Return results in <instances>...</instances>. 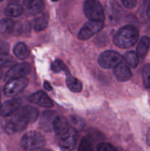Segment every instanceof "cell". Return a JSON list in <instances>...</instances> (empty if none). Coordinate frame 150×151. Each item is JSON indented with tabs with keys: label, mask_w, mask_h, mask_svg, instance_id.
Here are the masks:
<instances>
[{
	"label": "cell",
	"mask_w": 150,
	"mask_h": 151,
	"mask_svg": "<svg viewBox=\"0 0 150 151\" xmlns=\"http://www.w3.org/2000/svg\"><path fill=\"white\" fill-rule=\"evenodd\" d=\"M27 84L28 80L25 77L10 80L4 86V92L7 97H13L21 92Z\"/></svg>",
	"instance_id": "obj_5"
},
{
	"label": "cell",
	"mask_w": 150,
	"mask_h": 151,
	"mask_svg": "<svg viewBox=\"0 0 150 151\" xmlns=\"http://www.w3.org/2000/svg\"><path fill=\"white\" fill-rule=\"evenodd\" d=\"M84 13L89 21L103 22L104 19V10L98 0H85Z\"/></svg>",
	"instance_id": "obj_3"
},
{
	"label": "cell",
	"mask_w": 150,
	"mask_h": 151,
	"mask_svg": "<svg viewBox=\"0 0 150 151\" xmlns=\"http://www.w3.org/2000/svg\"><path fill=\"white\" fill-rule=\"evenodd\" d=\"M38 151H49V150H38Z\"/></svg>",
	"instance_id": "obj_38"
},
{
	"label": "cell",
	"mask_w": 150,
	"mask_h": 151,
	"mask_svg": "<svg viewBox=\"0 0 150 151\" xmlns=\"http://www.w3.org/2000/svg\"><path fill=\"white\" fill-rule=\"evenodd\" d=\"M66 85L68 88L73 92H80L82 89V83L70 74L66 75Z\"/></svg>",
	"instance_id": "obj_18"
},
{
	"label": "cell",
	"mask_w": 150,
	"mask_h": 151,
	"mask_svg": "<svg viewBox=\"0 0 150 151\" xmlns=\"http://www.w3.org/2000/svg\"><path fill=\"white\" fill-rule=\"evenodd\" d=\"M48 25V16L46 15H43L41 17H38L34 21L33 27L36 32H40L46 29Z\"/></svg>",
	"instance_id": "obj_24"
},
{
	"label": "cell",
	"mask_w": 150,
	"mask_h": 151,
	"mask_svg": "<svg viewBox=\"0 0 150 151\" xmlns=\"http://www.w3.org/2000/svg\"><path fill=\"white\" fill-rule=\"evenodd\" d=\"M138 56L136 52L133 51L126 52L124 55V59L128 66L132 68H135L138 64Z\"/></svg>",
	"instance_id": "obj_23"
},
{
	"label": "cell",
	"mask_w": 150,
	"mask_h": 151,
	"mask_svg": "<svg viewBox=\"0 0 150 151\" xmlns=\"http://www.w3.org/2000/svg\"><path fill=\"white\" fill-rule=\"evenodd\" d=\"M1 76H2V72H1V69H0V79H1Z\"/></svg>",
	"instance_id": "obj_37"
},
{
	"label": "cell",
	"mask_w": 150,
	"mask_h": 151,
	"mask_svg": "<svg viewBox=\"0 0 150 151\" xmlns=\"http://www.w3.org/2000/svg\"><path fill=\"white\" fill-rule=\"evenodd\" d=\"M16 22L10 18H4L0 21V32L8 33L13 29Z\"/></svg>",
	"instance_id": "obj_21"
},
{
	"label": "cell",
	"mask_w": 150,
	"mask_h": 151,
	"mask_svg": "<svg viewBox=\"0 0 150 151\" xmlns=\"http://www.w3.org/2000/svg\"><path fill=\"white\" fill-rule=\"evenodd\" d=\"M13 52L16 58L20 60H24L29 56V51L26 45L24 43L19 42L15 45L13 48Z\"/></svg>",
	"instance_id": "obj_20"
},
{
	"label": "cell",
	"mask_w": 150,
	"mask_h": 151,
	"mask_svg": "<svg viewBox=\"0 0 150 151\" xmlns=\"http://www.w3.org/2000/svg\"><path fill=\"white\" fill-rule=\"evenodd\" d=\"M54 112L51 111H47L44 112L42 116H41V127L44 131H48V129L52 128V122L54 121Z\"/></svg>",
	"instance_id": "obj_17"
},
{
	"label": "cell",
	"mask_w": 150,
	"mask_h": 151,
	"mask_svg": "<svg viewBox=\"0 0 150 151\" xmlns=\"http://www.w3.org/2000/svg\"><path fill=\"white\" fill-rule=\"evenodd\" d=\"M51 1H59V0H51Z\"/></svg>",
	"instance_id": "obj_39"
},
{
	"label": "cell",
	"mask_w": 150,
	"mask_h": 151,
	"mask_svg": "<svg viewBox=\"0 0 150 151\" xmlns=\"http://www.w3.org/2000/svg\"><path fill=\"white\" fill-rule=\"evenodd\" d=\"M121 55L117 52L111 50L101 53L98 58L99 64L104 69H112L116 67L119 63H121Z\"/></svg>",
	"instance_id": "obj_4"
},
{
	"label": "cell",
	"mask_w": 150,
	"mask_h": 151,
	"mask_svg": "<svg viewBox=\"0 0 150 151\" xmlns=\"http://www.w3.org/2000/svg\"><path fill=\"white\" fill-rule=\"evenodd\" d=\"M29 101L42 107L51 108L53 106L52 100L44 91H38L32 94L29 97Z\"/></svg>",
	"instance_id": "obj_12"
},
{
	"label": "cell",
	"mask_w": 150,
	"mask_h": 151,
	"mask_svg": "<svg viewBox=\"0 0 150 151\" xmlns=\"http://www.w3.org/2000/svg\"><path fill=\"white\" fill-rule=\"evenodd\" d=\"M34 0H23V3L26 7H28L31 4H32V2Z\"/></svg>",
	"instance_id": "obj_35"
},
{
	"label": "cell",
	"mask_w": 150,
	"mask_h": 151,
	"mask_svg": "<svg viewBox=\"0 0 150 151\" xmlns=\"http://www.w3.org/2000/svg\"><path fill=\"white\" fill-rule=\"evenodd\" d=\"M125 7L128 9H132L137 4V0H121Z\"/></svg>",
	"instance_id": "obj_31"
},
{
	"label": "cell",
	"mask_w": 150,
	"mask_h": 151,
	"mask_svg": "<svg viewBox=\"0 0 150 151\" xmlns=\"http://www.w3.org/2000/svg\"><path fill=\"white\" fill-rule=\"evenodd\" d=\"M31 71H32V67H31V66L28 63L15 64L7 72L5 80L8 81L12 79L23 78V77L29 75L31 72Z\"/></svg>",
	"instance_id": "obj_8"
},
{
	"label": "cell",
	"mask_w": 150,
	"mask_h": 151,
	"mask_svg": "<svg viewBox=\"0 0 150 151\" xmlns=\"http://www.w3.org/2000/svg\"><path fill=\"white\" fill-rule=\"evenodd\" d=\"M138 37L139 32L135 27L126 25L116 32L113 37V42L119 48L128 49L136 44Z\"/></svg>",
	"instance_id": "obj_1"
},
{
	"label": "cell",
	"mask_w": 150,
	"mask_h": 151,
	"mask_svg": "<svg viewBox=\"0 0 150 151\" xmlns=\"http://www.w3.org/2000/svg\"><path fill=\"white\" fill-rule=\"evenodd\" d=\"M16 60L8 53L0 54V66L1 67H10L14 66Z\"/></svg>",
	"instance_id": "obj_26"
},
{
	"label": "cell",
	"mask_w": 150,
	"mask_h": 151,
	"mask_svg": "<svg viewBox=\"0 0 150 151\" xmlns=\"http://www.w3.org/2000/svg\"><path fill=\"white\" fill-rule=\"evenodd\" d=\"M52 128L56 135L60 137L64 134L69 129L67 119L63 116H56L52 122Z\"/></svg>",
	"instance_id": "obj_14"
},
{
	"label": "cell",
	"mask_w": 150,
	"mask_h": 151,
	"mask_svg": "<svg viewBox=\"0 0 150 151\" xmlns=\"http://www.w3.org/2000/svg\"><path fill=\"white\" fill-rule=\"evenodd\" d=\"M143 83L147 89H150V65H146L144 67L142 72Z\"/></svg>",
	"instance_id": "obj_28"
},
{
	"label": "cell",
	"mask_w": 150,
	"mask_h": 151,
	"mask_svg": "<svg viewBox=\"0 0 150 151\" xmlns=\"http://www.w3.org/2000/svg\"><path fill=\"white\" fill-rule=\"evenodd\" d=\"M150 47V39L147 36H143L140 40L137 47L136 51L138 58L144 59L148 52L149 48Z\"/></svg>",
	"instance_id": "obj_16"
},
{
	"label": "cell",
	"mask_w": 150,
	"mask_h": 151,
	"mask_svg": "<svg viewBox=\"0 0 150 151\" xmlns=\"http://www.w3.org/2000/svg\"><path fill=\"white\" fill-rule=\"evenodd\" d=\"M77 139V131L71 128L60 137L59 145L63 151H72L74 149Z\"/></svg>",
	"instance_id": "obj_7"
},
{
	"label": "cell",
	"mask_w": 150,
	"mask_h": 151,
	"mask_svg": "<svg viewBox=\"0 0 150 151\" xmlns=\"http://www.w3.org/2000/svg\"><path fill=\"white\" fill-rule=\"evenodd\" d=\"M24 12V9L20 4L16 3H11L7 6L4 10V13L6 16L10 17H19L22 15Z\"/></svg>",
	"instance_id": "obj_19"
},
{
	"label": "cell",
	"mask_w": 150,
	"mask_h": 151,
	"mask_svg": "<svg viewBox=\"0 0 150 151\" xmlns=\"http://www.w3.org/2000/svg\"><path fill=\"white\" fill-rule=\"evenodd\" d=\"M78 151H94L92 142L88 137H83L81 139Z\"/></svg>",
	"instance_id": "obj_27"
},
{
	"label": "cell",
	"mask_w": 150,
	"mask_h": 151,
	"mask_svg": "<svg viewBox=\"0 0 150 151\" xmlns=\"http://www.w3.org/2000/svg\"><path fill=\"white\" fill-rule=\"evenodd\" d=\"M146 141L147 143H148L149 145L150 146V128L149 129L148 133H147V135H146Z\"/></svg>",
	"instance_id": "obj_36"
},
{
	"label": "cell",
	"mask_w": 150,
	"mask_h": 151,
	"mask_svg": "<svg viewBox=\"0 0 150 151\" xmlns=\"http://www.w3.org/2000/svg\"><path fill=\"white\" fill-rule=\"evenodd\" d=\"M21 100L19 98H14L7 100L0 106V115L4 117H7L15 114L21 108Z\"/></svg>",
	"instance_id": "obj_10"
},
{
	"label": "cell",
	"mask_w": 150,
	"mask_h": 151,
	"mask_svg": "<svg viewBox=\"0 0 150 151\" xmlns=\"http://www.w3.org/2000/svg\"><path fill=\"white\" fill-rule=\"evenodd\" d=\"M2 1H4V0H0V2H1Z\"/></svg>",
	"instance_id": "obj_40"
},
{
	"label": "cell",
	"mask_w": 150,
	"mask_h": 151,
	"mask_svg": "<svg viewBox=\"0 0 150 151\" xmlns=\"http://www.w3.org/2000/svg\"><path fill=\"white\" fill-rule=\"evenodd\" d=\"M97 151H117V150L110 143L101 142L98 145Z\"/></svg>",
	"instance_id": "obj_30"
},
{
	"label": "cell",
	"mask_w": 150,
	"mask_h": 151,
	"mask_svg": "<svg viewBox=\"0 0 150 151\" xmlns=\"http://www.w3.org/2000/svg\"><path fill=\"white\" fill-rule=\"evenodd\" d=\"M44 88H46V90H48V91H51V89H52V87H51V86L50 85V83L49 82H47V81H45L44 82Z\"/></svg>",
	"instance_id": "obj_33"
},
{
	"label": "cell",
	"mask_w": 150,
	"mask_h": 151,
	"mask_svg": "<svg viewBox=\"0 0 150 151\" xmlns=\"http://www.w3.org/2000/svg\"><path fill=\"white\" fill-rule=\"evenodd\" d=\"M114 75L116 79L120 82L127 81L132 78V72L126 64L121 62L114 68Z\"/></svg>",
	"instance_id": "obj_15"
},
{
	"label": "cell",
	"mask_w": 150,
	"mask_h": 151,
	"mask_svg": "<svg viewBox=\"0 0 150 151\" xmlns=\"http://www.w3.org/2000/svg\"><path fill=\"white\" fill-rule=\"evenodd\" d=\"M71 123L74 129H75L76 131L80 130L81 128H83L84 125H85L84 122H82V119H79L76 116H72L71 119Z\"/></svg>",
	"instance_id": "obj_29"
},
{
	"label": "cell",
	"mask_w": 150,
	"mask_h": 151,
	"mask_svg": "<svg viewBox=\"0 0 150 151\" xmlns=\"http://www.w3.org/2000/svg\"><path fill=\"white\" fill-rule=\"evenodd\" d=\"M9 51V44L4 41L0 40V54L7 53Z\"/></svg>",
	"instance_id": "obj_32"
},
{
	"label": "cell",
	"mask_w": 150,
	"mask_h": 151,
	"mask_svg": "<svg viewBox=\"0 0 150 151\" xmlns=\"http://www.w3.org/2000/svg\"><path fill=\"white\" fill-rule=\"evenodd\" d=\"M121 7L115 0H108L107 6V13L109 20L112 22H117L121 17Z\"/></svg>",
	"instance_id": "obj_11"
},
{
	"label": "cell",
	"mask_w": 150,
	"mask_h": 151,
	"mask_svg": "<svg viewBox=\"0 0 150 151\" xmlns=\"http://www.w3.org/2000/svg\"><path fill=\"white\" fill-rule=\"evenodd\" d=\"M38 110L36 108L31 106H25L20 108L14 115L28 125L29 123L35 122L38 119Z\"/></svg>",
	"instance_id": "obj_9"
},
{
	"label": "cell",
	"mask_w": 150,
	"mask_h": 151,
	"mask_svg": "<svg viewBox=\"0 0 150 151\" xmlns=\"http://www.w3.org/2000/svg\"><path fill=\"white\" fill-rule=\"evenodd\" d=\"M104 24L101 21H89L82 26L78 34L80 40H87L99 32L104 27Z\"/></svg>",
	"instance_id": "obj_6"
},
{
	"label": "cell",
	"mask_w": 150,
	"mask_h": 151,
	"mask_svg": "<svg viewBox=\"0 0 150 151\" xmlns=\"http://www.w3.org/2000/svg\"><path fill=\"white\" fill-rule=\"evenodd\" d=\"M147 7H146V13L149 18H150V0H146Z\"/></svg>",
	"instance_id": "obj_34"
},
{
	"label": "cell",
	"mask_w": 150,
	"mask_h": 151,
	"mask_svg": "<svg viewBox=\"0 0 150 151\" xmlns=\"http://www.w3.org/2000/svg\"><path fill=\"white\" fill-rule=\"evenodd\" d=\"M51 69L52 70V72H54V73H59L60 72H64L66 75L70 74L68 68L66 67L64 63L61 60H60V59H56L54 61L52 62V63L51 65Z\"/></svg>",
	"instance_id": "obj_25"
},
{
	"label": "cell",
	"mask_w": 150,
	"mask_h": 151,
	"mask_svg": "<svg viewBox=\"0 0 150 151\" xmlns=\"http://www.w3.org/2000/svg\"><path fill=\"white\" fill-rule=\"evenodd\" d=\"M46 140L44 136L37 131L28 132L22 137L21 145L25 150L41 149L45 145Z\"/></svg>",
	"instance_id": "obj_2"
},
{
	"label": "cell",
	"mask_w": 150,
	"mask_h": 151,
	"mask_svg": "<svg viewBox=\"0 0 150 151\" xmlns=\"http://www.w3.org/2000/svg\"><path fill=\"white\" fill-rule=\"evenodd\" d=\"M26 126H27V124L21 120L17 116H13V117L6 123L4 131L8 134H13L16 132L24 131L26 128Z\"/></svg>",
	"instance_id": "obj_13"
},
{
	"label": "cell",
	"mask_w": 150,
	"mask_h": 151,
	"mask_svg": "<svg viewBox=\"0 0 150 151\" xmlns=\"http://www.w3.org/2000/svg\"><path fill=\"white\" fill-rule=\"evenodd\" d=\"M30 15H37L43 11L45 8L43 0H34L32 4L27 7Z\"/></svg>",
	"instance_id": "obj_22"
}]
</instances>
